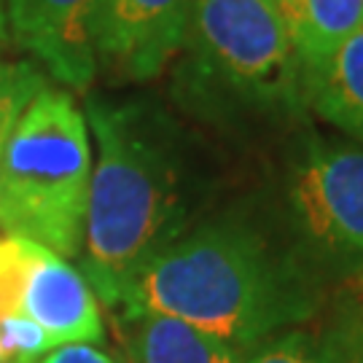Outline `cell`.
Here are the masks:
<instances>
[{"label":"cell","mask_w":363,"mask_h":363,"mask_svg":"<svg viewBox=\"0 0 363 363\" xmlns=\"http://www.w3.org/2000/svg\"><path fill=\"white\" fill-rule=\"evenodd\" d=\"M97 145L81 264L94 296L118 307L135 274L189 229L191 181L164 121L135 103L86 94Z\"/></svg>","instance_id":"6da1fadb"},{"label":"cell","mask_w":363,"mask_h":363,"mask_svg":"<svg viewBox=\"0 0 363 363\" xmlns=\"http://www.w3.org/2000/svg\"><path fill=\"white\" fill-rule=\"evenodd\" d=\"M113 310L159 312L240 350L304 323L315 294L294 259L240 220L186 229L135 274Z\"/></svg>","instance_id":"7a4b0ae2"},{"label":"cell","mask_w":363,"mask_h":363,"mask_svg":"<svg viewBox=\"0 0 363 363\" xmlns=\"http://www.w3.org/2000/svg\"><path fill=\"white\" fill-rule=\"evenodd\" d=\"M89 183L86 116L70 91L46 84L19 116L0 162V232L78 259Z\"/></svg>","instance_id":"3957f363"},{"label":"cell","mask_w":363,"mask_h":363,"mask_svg":"<svg viewBox=\"0 0 363 363\" xmlns=\"http://www.w3.org/2000/svg\"><path fill=\"white\" fill-rule=\"evenodd\" d=\"M181 52L189 94L256 113L307 103L304 76L274 0H191Z\"/></svg>","instance_id":"277c9868"},{"label":"cell","mask_w":363,"mask_h":363,"mask_svg":"<svg viewBox=\"0 0 363 363\" xmlns=\"http://www.w3.org/2000/svg\"><path fill=\"white\" fill-rule=\"evenodd\" d=\"M288 210L312 256L363 267V145L315 143L288 183Z\"/></svg>","instance_id":"5b68a950"},{"label":"cell","mask_w":363,"mask_h":363,"mask_svg":"<svg viewBox=\"0 0 363 363\" xmlns=\"http://www.w3.org/2000/svg\"><path fill=\"white\" fill-rule=\"evenodd\" d=\"M191 0H100L94 13V60L121 81L162 76L181 52Z\"/></svg>","instance_id":"8992f818"},{"label":"cell","mask_w":363,"mask_h":363,"mask_svg":"<svg viewBox=\"0 0 363 363\" xmlns=\"http://www.w3.org/2000/svg\"><path fill=\"white\" fill-rule=\"evenodd\" d=\"M9 38L67 89L89 91L97 76L94 13L100 0H0Z\"/></svg>","instance_id":"52a82bcc"},{"label":"cell","mask_w":363,"mask_h":363,"mask_svg":"<svg viewBox=\"0 0 363 363\" xmlns=\"http://www.w3.org/2000/svg\"><path fill=\"white\" fill-rule=\"evenodd\" d=\"M22 315L52 337L54 347L100 345L105 339L100 301L84 272L43 245H38L30 267Z\"/></svg>","instance_id":"ba28073f"},{"label":"cell","mask_w":363,"mask_h":363,"mask_svg":"<svg viewBox=\"0 0 363 363\" xmlns=\"http://www.w3.org/2000/svg\"><path fill=\"white\" fill-rule=\"evenodd\" d=\"M124 363H242L245 352L159 312L113 310Z\"/></svg>","instance_id":"9c48e42d"},{"label":"cell","mask_w":363,"mask_h":363,"mask_svg":"<svg viewBox=\"0 0 363 363\" xmlns=\"http://www.w3.org/2000/svg\"><path fill=\"white\" fill-rule=\"evenodd\" d=\"M310 89L339 46L363 25V0H274Z\"/></svg>","instance_id":"30bf717a"},{"label":"cell","mask_w":363,"mask_h":363,"mask_svg":"<svg viewBox=\"0 0 363 363\" xmlns=\"http://www.w3.org/2000/svg\"><path fill=\"white\" fill-rule=\"evenodd\" d=\"M307 103L323 121L363 145V25L315 76Z\"/></svg>","instance_id":"8fae6325"},{"label":"cell","mask_w":363,"mask_h":363,"mask_svg":"<svg viewBox=\"0 0 363 363\" xmlns=\"http://www.w3.org/2000/svg\"><path fill=\"white\" fill-rule=\"evenodd\" d=\"M49 81L35 62L0 60V162L19 116Z\"/></svg>","instance_id":"7c38bea8"},{"label":"cell","mask_w":363,"mask_h":363,"mask_svg":"<svg viewBox=\"0 0 363 363\" xmlns=\"http://www.w3.org/2000/svg\"><path fill=\"white\" fill-rule=\"evenodd\" d=\"M35 250L38 242L13 234H0V320L22 315V298Z\"/></svg>","instance_id":"4fadbf2b"},{"label":"cell","mask_w":363,"mask_h":363,"mask_svg":"<svg viewBox=\"0 0 363 363\" xmlns=\"http://www.w3.org/2000/svg\"><path fill=\"white\" fill-rule=\"evenodd\" d=\"M3 350L9 361H38L40 355L54 350L52 337L27 315H11L0 320Z\"/></svg>","instance_id":"5bb4252c"},{"label":"cell","mask_w":363,"mask_h":363,"mask_svg":"<svg viewBox=\"0 0 363 363\" xmlns=\"http://www.w3.org/2000/svg\"><path fill=\"white\" fill-rule=\"evenodd\" d=\"M242 363H331L310 337L304 334H277L245 352Z\"/></svg>","instance_id":"9a60e30c"},{"label":"cell","mask_w":363,"mask_h":363,"mask_svg":"<svg viewBox=\"0 0 363 363\" xmlns=\"http://www.w3.org/2000/svg\"><path fill=\"white\" fill-rule=\"evenodd\" d=\"M25 363H116L108 352H103L97 345H62L52 352L40 355L38 361Z\"/></svg>","instance_id":"2e32d148"},{"label":"cell","mask_w":363,"mask_h":363,"mask_svg":"<svg viewBox=\"0 0 363 363\" xmlns=\"http://www.w3.org/2000/svg\"><path fill=\"white\" fill-rule=\"evenodd\" d=\"M9 38V30H6V13H3V3H0V46Z\"/></svg>","instance_id":"e0dca14e"},{"label":"cell","mask_w":363,"mask_h":363,"mask_svg":"<svg viewBox=\"0 0 363 363\" xmlns=\"http://www.w3.org/2000/svg\"><path fill=\"white\" fill-rule=\"evenodd\" d=\"M347 363H363V347H358V352H355V355H352Z\"/></svg>","instance_id":"ac0fdd59"},{"label":"cell","mask_w":363,"mask_h":363,"mask_svg":"<svg viewBox=\"0 0 363 363\" xmlns=\"http://www.w3.org/2000/svg\"><path fill=\"white\" fill-rule=\"evenodd\" d=\"M3 361H9V358H6V350H3V337H0V363Z\"/></svg>","instance_id":"d6986e66"},{"label":"cell","mask_w":363,"mask_h":363,"mask_svg":"<svg viewBox=\"0 0 363 363\" xmlns=\"http://www.w3.org/2000/svg\"><path fill=\"white\" fill-rule=\"evenodd\" d=\"M3 363H25V361H3Z\"/></svg>","instance_id":"ffe728a7"}]
</instances>
